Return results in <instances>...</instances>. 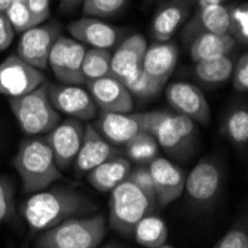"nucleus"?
Masks as SVG:
<instances>
[{
    "label": "nucleus",
    "mask_w": 248,
    "mask_h": 248,
    "mask_svg": "<svg viewBox=\"0 0 248 248\" xmlns=\"http://www.w3.org/2000/svg\"><path fill=\"white\" fill-rule=\"evenodd\" d=\"M95 210V204L85 193L57 187L34 192L24 202L21 213L33 232H42L70 217L91 216Z\"/></svg>",
    "instance_id": "f257e3e1"
},
{
    "label": "nucleus",
    "mask_w": 248,
    "mask_h": 248,
    "mask_svg": "<svg viewBox=\"0 0 248 248\" xmlns=\"http://www.w3.org/2000/svg\"><path fill=\"white\" fill-rule=\"evenodd\" d=\"M14 167L22 182V189L27 193L48 189L61 178V170L54 161L49 144L37 135L21 141L14 157Z\"/></svg>",
    "instance_id": "f03ea898"
},
{
    "label": "nucleus",
    "mask_w": 248,
    "mask_h": 248,
    "mask_svg": "<svg viewBox=\"0 0 248 248\" xmlns=\"http://www.w3.org/2000/svg\"><path fill=\"white\" fill-rule=\"evenodd\" d=\"M107 233L103 214L70 217L55 226L39 232L37 248H95Z\"/></svg>",
    "instance_id": "7ed1b4c3"
},
{
    "label": "nucleus",
    "mask_w": 248,
    "mask_h": 248,
    "mask_svg": "<svg viewBox=\"0 0 248 248\" xmlns=\"http://www.w3.org/2000/svg\"><path fill=\"white\" fill-rule=\"evenodd\" d=\"M156 207V198L147 195L126 178L113 190H110V228L124 236H129L134 232L135 224L143 217L153 214Z\"/></svg>",
    "instance_id": "20e7f679"
},
{
    "label": "nucleus",
    "mask_w": 248,
    "mask_h": 248,
    "mask_svg": "<svg viewBox=\"0 0 248 248\" xmlns=\"http://www.w3.org/2000/svg\"><path fill=\"white\" fill-rule=\"evenodd\" d=\"M48 85L45 80L33 91L9 98V106L21 129L29 135L46 134L60 121L61 113L54 108L48 97Z\"/></svg>",
    "instance_id": "39448f33"
},
{
    "label": "nucleus",
    "mask_w": 248,
    "mask_h": 248,
    "mask_svg": "<svg viewBox=\"0 0 248 248\" xmlns=\"http://www.w3.org/2000/svg\"><path fill=\"white\" fill-rule=\"evenodd\" d=\"M86 52V45L76 39L60 36L49 52L48 65L61 83L85 85L82 76V61Z\"/></svg>",
    "instance_id": "423d86ee"
},
{
    "label": "nucleus",
    "mask_w": 248,
    "mask_h": 248,
    "mask_svg": "<svg viewBox=\"0 0 248 248\" xmlns=\"http://www.w3.org/2000/svg\"><path fill=\"white\" fill-rule=\"evenodd\" d=\"M155 111L144 113H118V111H100L95 128L111 144H125L139 132L149 131Z\"/></svg>",
    "instance_id": "0eeeda50"
},
{
    "label": "nucleus",
    "mask_w": 248,
    "mask_h": 248,
    "mask_svg": "<svg viewBox=\"0 0 248 248\" xmlns=\"http://www.w3.org/2000/svg\"><path fill=\"white\" fill-rule=\"evenodd\" d=\"M85 134V125L80 119L67 118L60 121L51 131L46 132L45 140L49 144L54 161L60 170H67L75 164Z\"/></svg>",
    "instance_id": "6e6552de"
},
{
    "label": "nucleus",
    "mask_w": 248,
    "mask_h": 248,
    "mask_svg": "<svg viewBox=\"0 0 248 248\" xmlns=\"http://www.w3.org/2000/svg\"><path fill=\"white\" fill-rule=\"evenodd\" d=\"M60 36L61 29L57 22L34 26L22 31V36L18 42L16 55L39 70L48 69L49 52Z\"/></svg>",
    "instance_id": "1a4fd4ad"
},
{
    "label": "nucleus",
    "mask_w": 248,
    "mask_h": 248,
    "mask_svg": "<svg viewBox=\"0 0 248 248\" xmlns=\"http://www.w3.org/2000/svg\"><path fill=\"white\" fill-rule=\"evenodd\" d=\"M48 97L58 113L76 118L80 121H89L97 116V106L82 85L70 83H49Z\"/></svg>",
    "instance_id": "9d476101"
},
{
    "label": "nucleus",
    "mask_w": 248,
    "mask_h": 248,
    "mask_svg": "<svg viewBox=\"0 0 248 248\" xmlns=\"http://www.w3.org/2000/svg\"><path fill=\"white\" fill-rule=\"evenodd\" d=\"M43 82V73L18 55H11L0 64V94L9 98L24 95Z\"/></svg>",
    "instance_id": "9b49d317"
},
{
    "label": "nucleus",
    "mask_w": 248,
    "mask_h": 248,
    "mask_svg": "<svg viewBox=\"0 0 248 248\" xmlns=\"http://www.w3.org/2000/svg\"><path fill=\"white\" fill-rule=\"evenodd\" d=\"M70 36L91 48L111 49L124 39L125 30L115 27L101 18L83 15L67 27Z\"/></svg>",
    "instance_id": "f8f14e48"
},
{
    "label": "nucleus",
    "mask_w": 248,
    "mask_h": 248,
    "mask_svg": "<svg viewBox=\"0 0 248 248\" xmlns=\"http://www.w3.org/2000/svg\"><path fill=\"white\" fill-rule=\"evenodd\" d=\"M165 97L177 113H182L193 122H199L202 125L210 124V104L198 86L186 82H175L167 88Z\"/></svg>",
    "instance_id": "ddd939ff"
},
{
    "label": "nucleus",
    "mask_w": 248,
    "mask_h": 248,
    "mask_svg": "<svg viewBox=\"0 0 248 248\" xmlns=\"http://www.w3.org/2000/svg\"><path fill=\"white\" fill-rule=\"evenodd\" d=\"M195 131V124L190 118L182 113H167V111H155L149 132L156 139L159 147L167 152L180 149Z\"/></svg>",
    "instance_id": "4468645a"
},
{
    "label": "nucleus",
    "mask_w": 248,
    "mask_h": 248,
    "mask_svg": "<svg viewBox=\"0 0 248 248\" xmlns=\"http://www.w3.org/2000/svg\"><path fill=\"white\" fill-rule=\"evenodd\" d=\"M157 207H167L185 192L186 172L165 157L156 156L149 164Z\"/></svg>",
    "instance_id": "2eb2a0df"
},
{
    "label": "nucleus",
    "mask_w": 248,
    "mask_h": 248,
    "mask_svg": "<svg viewBox=\"0 0 248 248\" xmlns=\"http://www.w3.org/2000/svg\"><path fill=\"white\" fill-rule=\"evenodd\" d=\"M85 86L91 94L97 108L101 111H118V113L132 111V95L122 80L113 75L89 80Z\"/></svg>",
    "instance_id": "dca6fc26"
},
{
    "label": "nucleus",
    "mask_w": 248,
    "mask_h": 248,
    "mask_svg": "<svg viewBox=\"0 0 248 248\" xmlns=\"http://www.w3.org/2000/svg\"><path fill=\"white\" fill-rule=\"evenodd\" d=\"M221 185V172L217 162L211 159H202L186 175L185 190L190 201L199 205L210 204L217 196Z\"/></svg>",
    "instance_id": "f3484780"
},
{
    "label": "nucleus",
    "mask_w": 248,
    "mask_h": 248,
    "mask_svg": "<svg viewBox=\"0 0 248 248\" xmlns=\"http://www.w3.org/2000/svg\"><path fill=\"white\" fill-rule=\"evenodd\" d=\"M231 31V14L229 5L213 3L202 5L196 14L186 22L183 29V39L192 42L196 36L205 33H228Z\"/></svg>",
    "instance_id": "a211bd4d"
},
{
    "label": "nucleus",
    "mask_w": 248,
    "mask_h": 248,
    "mask_svg": "<svg viewBox=\"0 0 248 248\" xmlns=\"http://www.w3.org/2000/svg\"><path fill=\"white\" fill-rule=\"evenodd\" d=\"M119 155L121 152L107 141L94 125L88 124L85 125L83 140L75 159V170L79 175H83L101 162Z\"/></svg>",
    "instance_id": "6ab92c4d"
},
{
    "label": "nucleus",
    "mask_w": 248,
    "mask_h": 248,
    "mask_svg": "<svg viewBox=\"0 0 248 248\" xmlns=\"http://www.w3.org/2000/svg\"><path fill=\"white\" fill-rule=\"evenodd\" d=\"M178 51L174 43L168 42H155L147 46L141 69L162 88L167 85L171 78L175 64H177Z\"/></svg>",
    "instance_id": "aec40b11"
},
{
    "label": "nucleus",
    "mask_w": 248,
    "mask_h": 248,
    "mask_svg": "<svg viewBox=\"0 0 248 248\" xmlns=\"http://www.w3.org/2000/svg\"><path fill=\"white\" fill-rule=\"evenodd\" d=\"M196 0H170L157 11L152 21V36L155 42H168L180 26L189 18Z\"/></svg>",
    "instance_id": "412c9836"
},
{
    "label": "nucleus",
    "mask_w": 248,
    "mask_h": 248,
    "mask_svg": "<svg viewBox=\"0 0 248 248\" xmlns=\"http://www.w3.org/2000/svg\"><path fill=\"white\" fill-rule=\"evenodd\" d=\"M147 42L141 34H131L124 39L116 52L111 54V75L124 80L141 69Z\"/></svg>",
    "instance_id": "4be33fe9"
},
{
    "label": "nucleus",
    "mask_w": 248,
    "mask_h": 248,
    "mask_svg": "<svg viewBox=\"0 0 248 248\" xmlns=\"http://www.w3.org/2000/svg\"><path fill=\"white\" fill-rule=\"evenodd\" d=\"M129 171H131L129 159L119 155L94 167L91 171L86 172V177L89 185L94 189L107 193L110 190H113L124 180H126Z\"/></svg>",
    "instance_id": "5701e85b"
},
{
    "label": "nucleus",
    "mask_w": 248,
    "mask_h": 248,
    "mask_svg": "<svg viewBox=\"0 0 248 248\" xmlns=\"http://www.w3.org/2000/svg\"><path fill=\"white\" fill-rule=\"evenodd\" d=\"M235 39L228 33L199 34L190 42V57L195 62L229 55L235 48Z\"/></svg>",
    "instance_id": "b1692460"
},
{
    "label": "nucleus",
    "mask_w": 248,
    "mask_h": 248,
    "mask_svg": "<svg viewBox=\"0 0 248 248\" xmlns=\"http://www.w3.org/2000/svg\"><path fill=\"white\" fill-rule=\"evenodd\" d=\"M134 239L146 248H162L168 244V228L165 221L155 214L143 217L134 228Z\"/></svg>",
    "instance_id": "393cba45"
},
{
    "label": "nucleus",
    "mask_w": 248,
    "mask_h": 248,
    "mask_svg": "<svg viewBox=\"0 0 248 248\" xmlns=\"http://www.w3.org/2000/svg\"><path fill=\"white\" fill-rule=\"evenodd\" d=\"M124 146L128 159L137 165H149L156 156H159V144L149 131L139 132Z\"/></svg>",
    "instance_id": "a878e982"
},
{
    "label": "nucleus",
    "mask_w": 248,
    "mask_h": 248,
    "mask_svg": "<svg viewBox=\"0 0 248 248\" xmlns=\"http://www.w3.org/2000/svg\"><path fill=\"white\" fill-rule=\"evenodd\" d=\"M233 70V61L229 55L199 61L195 65V75L199 80L210 83V85H218L231 79Z\"/></svg>",
    "instance_id": "bb28decb"
},
{
    "label": "nucleus",
    "mask_w": 248,
    "mask_h": 248,
    "mask_svg": "<svg viewBox=\"0 0 248 248\" xmlns=\"http://www.w3.org/2000/svg\"><path fill=\"white\" fill-rule=\"evenodd\" d=\"M111 75V52L110 49L91 48L86 49L82 61V76L85 85L89 80Z\"/></svg>",
    "instance_id": "cd10ccee"
},
{
    "label": "nucleus",
    "mask_w": 248,
    "mask_h": 248,
    "mask_svg": "<svg viewBox=\"0 0 248 248\" xmlns=\"http://www.w3.org/2000/svg\"><path fill=\"white\" fill-rule=\"evenodd\" d=\"M224 135L239 149L248 143V111L247 108H236L228 116L223 126Z\"/></svg>",
    "instance_id": "c85d7f7f"
},
{
    "label": "nucleus",
    "mask_w": 248,
    "mask_h": 248,
    "mask_svg": "<svg viewBox=\"0 0 248 248\" xmlns=\"http://www.w3.org/2000/svg\"><path fill=\"white\" fill-rule=\"evenodd\" d=\"M122 83L126 86L131 95H135L139 98H152L159 94V91H162V86L156 83L143 69L124 79Z\"/></svg>",
    "instance_id": "c756f323"
},
{
    "label": "nucleus",
    "mask_w": 248,
    "mask_h": 248,
    "mask_svg": "<svg viewBox=\"0 0 248 248\" xmlns=\"http://www.w3.org/2000/svg\"><path fill=\"white\" fill-rule=\"evenodd\" d=\"M5 15L8 16L15 33H22V31L34 27V26H39L36 18L29 11L26 2H21V0H14V2L11 3V6L6 9Z\"/></svg>",
    "instance_id": "7c9ffc66"
},
{
    "label": "nucleus",
    "mask_w": 248,
    "mask_h": 248,
    "mask_svg": "<svg viewBox=\"0 0 248 248\" xmlns=\"http://www.w3.org/2000/svg\"><path fill=\"white\" fill-rule=\"evenodd\" d=\"M128 0H82L83 15L95 18H111L118 15L126 5Z\"/></svg>",
    "instance_id": "2f4dec72"
},
{
    "label": "nucleus",
    "mask_w": 248,
    "mask_h": 248,
    "mask_svg": "<svg viewBox=\"0 0 248 248\" xmlns=\"http://www.w3.org/2000/svg\"><path fill=\"white\" fill-rule=\"evenodd\" d=\"M229 14H231L229 34L235 39L236 43L245 45L248 42V5L245 2L229 5Z\"/></svg>",
    "instance_id": "473e14b6"
},
{
    "label": "nucleus",
    "mask_w": 248,
    "mask_h": 248,
    "mask_svg": "<svg viewBox=\"0 0 248 248\" xmlns=\"http://www.w3.org/2000/svg\"><path fill=\"white\" fill-rule=\"evenodd\" d=\"M216 248H248V231L245 224L229 229L216 244Z\"/></svg>",
    "instance_id": "72a5a7b5"
},
{
    "label": "nucleus",
    "mask_w": 248,
    "mask_h": 248,
    "mask_svg": "<svg viewBox=\"0 0 248 248\" xmlns=\"http://www.w3.org/2000/svg\"><path fill=\"white\" fill-rule=\"evenodd\" d=\"M14 210V186L9 178L0 177V224L12 217Z\"/></svg>",
    "instance_id": "f704fd0d"
},
{
    "label": "nucleus",
    "mask_w": 248,
    "mask_h": 248,
    "mask_svg": "<svg viewBox=\"0 0 248 248\" xmlns=\"http://www.w3.org/2000/svg\"><path fill=\"white\" fill-rule=\"evenodd\" d=\"M128 180H131L132 183L137 185L140 189H143L147 195L156 198L155 195V186H153V178L149 170V165H139L137 168H131L128 177Z\"/></svg>",
    "instance_id": "c9c22d12"
},
{
    "label": "nucleus",
    "mask_w": 248,
    "mask_h": 248,
    "mask_svg": "<svg viewBox=\"0 0 248 248\" xmlns=\"http://www.w3.org/2000/svg\"><path fill=\"white\" fill-rule=\"evenodd\" d=\"M232 85L235 91L238 93H247L248 91V55L242 54L236 64H233L232 70Z\"/></svg>",
    "instance_id": "e433bc0d"
},
{
    "label": "nucleus",
    "mask_w": 248,
    "mask_h": 248,
    "mask_svg": "<svg viewBox=\"0 0 248 248\" xmlns=\"http://www.w3.org/2000/svg\"><path fill=\"white\" fill-rule=\"evenodd\" d=\"M26 5L39 24H42V22H45L49 18L51 14L49 0H26Z\"/></svg>",
    "instance_id": "4c0bfd02"
},
{
    "label": "nucleus",
    "mask_w": 248,
    "mask_h": 248,
    "mask_svg": "<svg viewBox=\"0 0 248 248\" xmlns=\"http://www.w3.org/2000/svg\"><path fill=\"white\" fill-rule=\"evenodd\" d=\"M15 30L5 14H0V52L8 49L14 42Z\"/></svg>",
    "instance_id": "58836bf2"
},
{
    "label": "nucleus",
    "mask_w": 248,
    "mask_h": 248,
    "mask_svg": "<svg viewBox=\"0 0 248 248\" xmlns=\"http://www.w3.org/2000/svg\"><path fill=\"white\" fill-rule=\"evenodd\" d=\"M82 3V0H61L60 6L64 9V11H72L75 9L76 6H79Z\"/></svg>",
    "instance_id": "ea45409f"
},
{
    "label": "nucleus",
    "mask_w": 248,
    "mask_h": 248,
    "mask_svg": "<svg viewBox=\"0 0 248 248\" xmlns=\"http://www.w3.org/2000/svg\"><path fill=\"white\" fill-rule=\"evenodd\" d=\"M14 0H0V14H5Z\"/></svg>",
    "instance_id": "a19ab883"
},
{
    "label": "nucleus",
    "mask_w": 248,
    "mask_h": 248,
    "mask_svg": "<svg viewBox=\"0 0 248 248\" xmlns=\"http://www.w3.org/2000/svg\"><path fill=\"white\" fill-rule=\"evenodd\" d=\"M196 2L199 3V6L202 5H213V3H223L224 0H196Z\"/></svg>",
    "instance_id": "79ce46f5"
},
{
    "label": "nucleus",
    "mask_w": 248,
    "mask_h": 248,
    "mask_svg": "<svg viewBox=\"0 0 248 248\" xmlns=\"http://www.w3.org/2000/svg\"><path fill=\"white\" fill-rule=\"evenodd\" d=\"M21 2H26V0H21Z\"/></svg>",
    "instance_id": "37998d69"
}]
</instances>
